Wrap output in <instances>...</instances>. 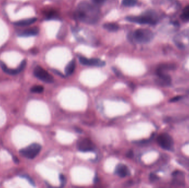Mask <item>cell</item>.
<instances>
[{"label":"cell","mask_w":189,"mask_h":188,"mask_svg":"<svg viewBox=\"0 0 189 188\" xmlns=\"http://www.w3.org/2000/svg\"><path fill=\"white\" fill-rule=\"evenodd\" d=\"M150 181H154L158 180V177H157L156 175L153 174H151L150 175Z\"/></svg>","instance_id":"44dd1931"},{"label":"cell","mask_w":189,"mask_h":188,"mask_svg":"<svg viewBox=\"0 0 189 188\" xmlns=\"http://www.w3.org/2000/svg\"><path fill=\"white\" fill-rule=\"evenodd\" d=\"M75 130L77 131V132H80V133L82 132V130L80 129L79 128H78V127L75 128Z\"/></svg>","instance_id":"484cf974"},{"label":"cell","mask_w":189,"mask_h":188,"mask_svg":"<svg viewBox=\"0 0 189 188\" xmlns=\"http://www.w3.org/2000/svg\"><path fill=\"white\" fill-rule=\"evenodd\" d=\"M42 146L38 144H32L20 150V154L28 159H33L36 157L41 151Z\"/></svg>","instance_id":"3957f363"},{"label":"cell","mask_w":189,"mask_h":188,"mask_svg":"<svg viewBox=\"0 0 189 188\" xmlns=\"http://www.w3.org/2000/svg\"><path fill=\"white\" fill-rule=\"evenodd\" d=\"M39 32V30L37 27H34L22 31L18 34V36H36L38 34Z\"/></svg>","instance_id":"8fae6325"},{"label":"cell","mask_w":189,"mask_h":188,"mask_svg":"<svg viewBox=\"0 0 189 188\" xmlns=\"http://www.w3.org/2000/svg\"><path fill=\"white\" fill-rule=\"evenodd\" d=\"M0 65L4 73H7V74L11 75H16L22 71L21 69H20L19 67L16 69H8L7 66L5 64H4L3 62H0Z\"/></svg>","instance_id":"7c38bea8"},{"label":"cell","mask_w":189,"mask_h":188,"mask_svg":"<svg viewBox=\"0 0 189 188\" xmlns=\"http://www.w3.org/2000/svg\"><path fill=\"white\" fill-rule=\"evenodd\" d=\"M59 179L60 181V187H64L65 186L66 183V178L64 176V175L61 174L59 175Z\"/></svg>","instance_id":"d6986e66"},{"label":"cell","mask_w":189,"mask_h":188,"mask_svg":"<svg viewBox=\"0 0 189 188\" xmlns=\"http://www.w3.org/2000/svg\"><path fill=\"white\" fill-rule=\"evenodd\" d=\"M34 75L38 79L45 83H51L54 82V78L46 70L40 66H36L34 70Z\"/></svg>","instance_id":"8992f818"},{"label":"cell","mask_w":189,"mask_h":188,"mask_svg":"<svg viewBox=\"0 0 189 188\" xmlns=\"http://www.w3.org/2000/svg\"><path fill=\"white\" fill-rule=\"evenodd\" d=\"M77 147L81 152H91L94 151V145L90 139L83 138L78 141Z\"/></svg>","instance_id":"52a82bcc"},{"label":"cell","mask_w":189,"mask_h":188,"mask_svg":"<svg viewBox=\"0 0 189 188\" xmlns=\"http://www.w3.org/2000/svg\"><path fill=\"white\" fill-rule=\"evenodd\" d=\"M181 18L184 21H189V6L184 10L181 15Z\"/></svg>","instance_id":"e0dca14e"},{"label":"cell","mask_w":189,"mask_h":188,"mask_svg":"<svg viewBox=\"0 0 189 188\" xmlns=\"http://www.w3.org/2000/svg\"><path fill=\"white\" fill-rule=\"evenodd\" d=\"M13 158L16 163H18V159H17V158H16V157H13Z\"/></svg>","instance_id":"83f0119b"},{"label":"cell","mask_w":189,"mask_h":188,"mask_svg":"<svg viewBox=\"0 0 189 188\" xmlns=\"http://www.w3.org/2000/svg\"><path fill=\"white\" fill-rule=\"evenodd\" d=\"M23 177L25 178L26 179H27L28 181H29V183H30L31 184L34 185V182L33 180L32 179V178L29 177V176H28V175H25L24 176H23Z\"/></svg>","instance_id":"ffe728a7"},{"label":"cell","mask_w":189,"mask_h":188,"mask_svg":"<svg viewBox=\"0 0 189 188\" xmlns=\"http://www.w3.org/2000/svg\"><path fill=\"white\" fill-rule=\"evenodd\" d=\"M80 64L85 66H97V67H103L105 65V62L102 61L99 58H87L83 56H80L79 58Z\"/></svg>","instance_id":"ba28073f"},{"label":"cell","mask_w":189,"mask_h":188,"mask_svg":"<svg viewBox=\"0 0 189 188\" xmlns=\"http://www.w3.org/2000/svg\"><path fill=\"white\" fill-rule=\"evenodd\" d=\"M93 1L94 2L95 4H102L105 0H93Z\"/></svg>","instance_id":"cb8c5ba5"},{"label":"cell","mask_w":189,"mask_h":188,"mask_svg":"<svg viewBox=\"0 0 189 188\" xmlns=\"http://www.w3.org/2000/svg\"><path fill=\"white\" fill-rule=\"evenodd\" d=\"M36 21V18H31L27 19L21 20L14 23V24L17 26H27L32 24Z\"/></svg>","instance_id":"5bb4252c"},{"label":"cell","mask_w":189,"mask_h":188,"mask_svg":"<svg viewBox=\"0 0 189 188\" xmlns=\"http://www.w3.org/2000/svg\"><path fill=\"white\" fill-rule=\"evenodd\" d=\"M113 71L115 72V73H116V75L117 76H120V72H118V71L116 69H115V68H113Z\"/></svg>","instance_id":"d4e9b609"},{"label":"cell","mask_w":189,"mask_h":188,"mask_svg":"<svg viewBox=\"0 0 189 188\" xmlns=\"http://www.w3.org/2000/svg\"><path fill=\"white\" fill-rule=\"evenodd\" d=\"M181 98H182V97H180V96H176V97H175L174 98L171 99L170 101L174 102V101H178L179 100H180Z\"/></svg>","instance_id":"603a6c76"},{"label":"cell","mask_w":189,"mask_h":188,"mask_svg":"<svg viewBox=\"0 0 189 188\" xmlns=\"http://www.w3.org/2000/svg\"><path fill=\"white\" fill-rule=\"evenodd\" d=\"M97 181H98V178H97V176H96V177L94 178V183H96Z\"/></svg>","instance_id":"f1b7e54d"},{"label":"cell","mask_w":189,"mask_h":188,"mask_svg":"<svg viewBox=\"0 0 189 188\" xmlns=\"http://www.w3.org/2000/svg\"><path fill=\"white\" fill-rule=\"evenodd\" d=\"M77 18L87 24H94L99 18L98 8L86 1H82L78 4L77 10Z\"/></svg>","instance_id":"6da1fadb"},{"label":"cell","mask_w":189,"mask_h":188,"mask_svg":"<svg viewBox=\"0 0 189 188\" xmlns=\"http://www.w3.org/2000/svg\"><path fill=\"white\" fill-rule=\"evenodd\" d=\"M115 173L121 178H124L131 175V172L128 167L124 164H119L117 166Z\"/></svg>","instance_id":"30bf717a"},{"label":"cell","mask_w":189,"mask_h":188,"mask_svg":"<svg viewBox=\"0 0 189 188\" xmlns=\"http://www.w3.org/2000/svg\"><path fill=\"white\" fill-rule=\"evenodd\" d=\"M44 87L42 86H33L31 89V91L32 93H40L43 92Z\"/></svg>","instance_id":"ac0fdd59"},{"label":"cell","mask_w":189,"mask_h":188,"mask_svg":"<svg viewBox=\"0 0 189 188\" xmlns=\"http://www.w3.org/2000/svg\"><path fill=\"white\" fill-rule=\"evenodd\" d=\"M153 32L147 29H138L133 34V38L135 41L138 43L145 44L149 43L153 39Z\"/></svg>","instance_id":"7a4b0ae2"},{"label":"cell","mask_w":189,"mask_h":188,"mask_svg":"<svg viewBox=\"0 0 189 188\" xmlns=\"http://www.w3.org/2000/svg\"><path fill=\"white\" fill-rule=\"evenodd\" d=\"M103 27L106 30L109 32H117L119 29V26L118 25V24H117L116 23H106L103 25Z\"/></svg>","instance_id":"9a60e30c"},{"label":"cell","mask_w":189,"mask_h":188,"mask_svg":"<svg viewBox=\"0 0 189 188\" xmlns=\"http://www.w3.org/2000/svg\"><path fill=\"white\" fill-rule=\"evenodd\" d=\"M76 67V62L75 60H72L69 62L66 66L65 72L67 76H70L73 74Z\"/></svg>","instance_id":"4fadbf2b"},{"label":"cell","mask_w":189,"mask_h":188,"mask_svg":"<svg viewBox=\"0 0 189 188\" xmlns=\"http://www.w3.org/2000/svg\"><path fill=\"white\" fill-rule=\"evenodd\" d=\"M54 72L56 73L57 74H58V75H60V76H63V75H62V73H59V71H58L54 70Z\"/></svg>","instance_id":"4316f807"},{"label":"cell","mask_w":189,"mask_h":188,"mask_svg":"<svg viewBox=\"0 0 189 188\" xmlns=\"http://www.w3.org/2000/svg\"><path fill=\"white\" fill-rule=\"evenodd\" d=\"M156 73L159 77V80L157 81L158 84L161 86H167L171 84V78L169 75L162 72H156Z\"/></svg>","instance_id":"9c48e42d"},{"label":"cell","mask_w":189,"mask_h":188,"mask_svg":"<svg viewBox=\"0 0 189 188\" xmlns=\"http://www.w3.org/2000/svg\"><path fill=\"white\" fill-rule=\"evenodd\" d=\"M157 142L164 150L171 151L174 148V141L171 136L167 133H163L157 138Z\"/></svg>","instance_id":"277c9868"},{"label":"cell","mask_w":189,"mask_h":188,"mask_svg":"<svg viewBox=\"0 0 189 188\" xmlns=\"http://www.w3.org/2000/svg\"><path fill=\"white\" fill-rule=\"evenodd\" d=\"M126 19L128 22H133L140 24H154L156 21L150 15H143L141 16H127Z\"/></svg>","instance_id":"5b68a950"},{"label":"cell","mask_w":189,"mask_h":188,"mask_svg":"<svg viewBox=\"0 0 189 188\" xmlns=\"http://www.w3.org/2000/svg\"><path fill=\"white\" fill-rule=\"evenodd\" d=\"M133 155H134L133 152L132 150H129L126 154V156L128 158H132L133 157Z\"/></svg>","instance_id":"7402d4cb"},{"label":"cell","mask_w":189,"mask_h":188,"mask_svg":"<svg viewBox=\"0 0 189 188\" xmlns=\"http://www.w3.org/2000/svg\"><path fill=\"white\" fill-rule=\"evenodd\" d=\"M137 3V0H123L122 4L126 7H133Z\"/></svg>","instance_id":"2e32d148"}]
</instances>
